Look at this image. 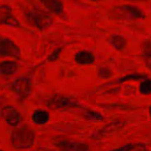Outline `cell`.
Segmentation results:
<instances>
[{
  "instance_id": "obj_7",
  "label": "cell",
  "mask_w": 151,
  "mask_h": 151,
  "mask_svg": "<svg viewBox=\"0 0 151 151\" xmlns=\"http://www.w3.org/2000/svg\"><path fill=\"white\" fill-rule=\"evenodd\" d=\"M74 60L81 65H89L95 63V55L88 50H81L75 53Z\"/></svg>"
},
{
  "instance_id": "obj_6",
  "label": "cell",
  "mask_w": 151,
  "mask_h": 151,
  "mask_svg": "<svg viewBox=\"0 0 151 151\" xmlns=\"http://www.w3.org/2000/svg\"><path fill=\"white\" fill-rule=\"evenodd\" d=\"M58 146L62 151H89V147L86 143L74 140L60 141Z\"/></svg>"
},
{
  "instance_id": "obj_18",
  "label": "cell",
  "mask_w": 151,
  "mask_h": 151,
  "mask_svg": "<svg viewBox=\"0 0 151 151\" xmlns=\"http://www.w3.org/2000/svg\"><path fill=\"white\" fill-rule=\"evenodd\" d=\"M0 151H4V150H0Z\"/></svg>"
},
{
  "instance_id": "obj_11",
  "label": "cell",
  "mask_w": 151,
  "mask_h": 151,
  "mask_svg": "<svg viewBox=\"0 0 151 151\" xmlns=\"http://www.w3.org/2000/svg\"><path fill=\"white\" fill-rule=\"evenodd\" d=\"M73 104V101L66 96H57L51 99V105L55 108H65Z\"/></svg>"
},
{
  "instance_id": "obj_15",
  "label": "cell",
  "mask_w": 151,
  "mask_h": 151,
  "mask_svg": "<svg viewBox=\"0 0 151 151\" xmlns=\"http://www.w3.org/2000/svg\"><path fill=\"white\" fill-rule=\"evenodd\" d=\"M140 90L142 94L150 95L151 94V80L147 79L140 85Z\"/></svg>"
},
{
  "instance_id": "obj_14",
  "label": "cell",
  "mask_w": 151,
  "mask_h": 151,
  "mask_svg": "<svg viewBox=\"0 0 151 151\" xmlns=\"http://www.w3.org/2000/svg\"><path fill=\"white\" fill-rule=\"evenodd\" d=\"M109 41H110V43L111 44V46L117 50L122 49L127 43L125 37L120 35H112L110 37Z\"/></svg>"
},
{
  "instance_id": "obj_12",
  "label": "cell",
  "mask_w": 151,
  "mask_h": 151,
  "mask_svg": "<svg viewBox=\"0 0 151 151\" xmlns=\"http://www.w3.org/2000/svg\"><path fill=\"white\" fill-rule=\"evenodd\" d=\"M43 4L45 5L46 8H48L50 11H51L54 13H58L60 14L63 12L64 9V5L62 4V2L60 1H57V0H49V1H45L43 2Z\"/></svg>"
},
{
  "instance_id": "obj_16",
  "label": "cell",
  "mask_w": 151,
  "mask_h": 151,
  "mask_svg": "<svg viewBox=\"0 0 151 151\" xmlns=\"http://www.w3.org/2000/svg\"><path fill=\"white\" fill-rule=\"evenodd\" d=\"M143 50H144V56H145L146 63L151 69V44H149V45L146 44Z\"/></svg>"
},
{
  "instance_id": "obj_8",
  "label": "cell",
  "mask_w": 151,
  "mask_h": 151,
  "mask_svg": "<svg viewBox=\"0 0 151 151\" xmlns=\"http://www.w3.org/2000/svg\"><path fill=\"white\" fill-rule=\"evenodd\" d=\"M19 71V65L16 62L6 60L0 63V73L3 75H13Z\"/></svg>"
},
{
  "instance_id": "obj_13",
  "label": "cell",
  "mask_w": 151,
  "mask_h": 151,
  "mask_svg": "<svg viewBox=\"0 0 151 151\" xmlns=\"http://www.w3.org/2000/svg\"><path fill=\"white\" fill-rule=\"evenodd\" d=\"M13 20L15 19L12 17L9 6H0V23L10 24Z\"/></svg>"
},
{
  "instance_id": "obj_4",
  "label": "cell",
  "mask_w": 151,
  "mask_h": 151,
  "mask_svg": "<svg viewBox=\"0 0 151 151\" xmlns=\"http://www.w3.org/2000/svg\"><path fill=\"white\" fill-rule=\"evenodd\" d=\"M11 89L19 96H27L32 90V81L28 77H18L10 84Z\"/></svg>"
},
{
  "instance_id": "obj_10",
  "label": "cell",
  "mask_w": 151,
  "mask_h": 151,
  "mask_svg": "<svg viewBox=\"0 0 151 151\" xmlns=\"http://www.w3.org/2000/svg\"><path fill=\"white\" fill-rule=\"evenodd\" d=\"M32 120L37 125H44L50 120V114L44 110H36L32 113Z\"/></svg>"
},
{
  "instance_id": "obj_9",
  "label": "cell",
  "mask_w": 151,
  "mask_h": 151,
  "mask_svg": "<svg viewBox=\"0 0 151 151\" xmlns=\"http://www.w3.org/2000/svg\"><path fill=\"white\" fill-rule=\"evenodd\" d=\"M120 10L125 14V16H127L128 18L140 19V18H142L143 17L142 11L140 8H138L137 6H134V5H124V6H121Z\"/></svg>"
},
{
  "instance_id": "obj_5",
  "label": "cell",
  "mask_w": 151,
  "mask_h": 151,
  "mask_svg": "<svg viewBox=\"0 0 151 151\" xmlns=\"http://www.w3.org/2000/svg\"><path fill=\"white\" fill-rule=\"evenodd\" d=\"M20 49L18 44L8 37H0V57L19 58Z\"/></svg>"
},
{
  "instance_id": "obj_1",
  "label": "cell",
  "mask_w": 151,
  "mask_h": 151,
  "mask_svg": "<svg viewBox=\"0 0 151 151\" xmlns=\"http://www.w3.org/2000/svg\"><path fill=\"white\" fill-rule=\"evenodd\" d=\"M35 142V133L27 127H18L14 129L11 135V144L18 150H26L31 148Z\"/></svg>"
},
{
  "instance_id": "obj_3",
  "label": "cell",
  "mask_w": 151,
  "mask_h": 151,
  "mask_svg": "<svg viewBox=\"0 0 151 151\" xmlns=\"http://www.w3.org/2000/svg\"><path fill=\"white\" fill-rule=\"evenodd\" d=\"M0 120L4 121L8 126L17 127L22 121V116L15 106L4 105L0 107Z\"/></svg>"
},
{
  "instance_id": "obj_2",
  "label": "cell",
  "mask_w": 151,
  "mask_h": 151,
  "mask_svg": "<svg viewBox=\"0 0 151 151\" xmlns=\"http://www.w3.org/2000/svg\"><path fill=\"white\" fill-rule=\"evenodd\" d=\"M27 21L37 29L43 30L52 24V18L47 12L38 10L30 9L25 12Z\"/></svg>"
},
{
  "instance_id": "obj_17",
  "label": "cell",
  "mask_w": 151,
  "mask_h": 151,
  "mask_svg": "<svg viewBox=\"0 0 151 151\" xmlns=\"http://www.w3.org/2000/svg\"><path fill=\"white\" fill-rule=\"evenodd\" d=\"M150 117H151V105H150Z\"/></svg>"
}]
</instances>
